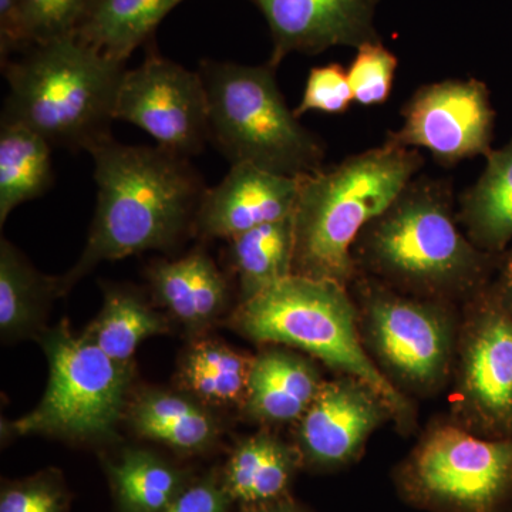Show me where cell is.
<instances>
[{"instance_id":"6da1fadb","label":"cell","mask_w":512,"mask_h":512,"mask_svg":"<svg viewBox=\"0 0 512 512\" xmlns=\"http://www.w3.org/2000/svg\"><path fill=\"white\" fill-rule=\"evenodd\" d=\"M453 181L414 177L370 222L352 249L357 274L394 291L444 303H467L493 279L497 255L477 248L461 229Z\"/></svg>"},{"instance_id":"7a4b0ae2","label":"cell","mask_w":512,"mask_h":512,"mask_svg":"<svg viewBox=\"0 0 512 512\" xmlns=\"http://www.w3.org/2000/svg\"><path fill=\"white\" fill-rule=\"evenodd\" d=\"M97 207L79 262L57 279L69 291L94 266L173 245L188 227L207 187L187 157L165 148L126 146L113 137L89 151Z\"/></svg>"},{"instance_id":"3957f363","label":"cell","mask_w":512,"mask_h":512,"mask_svg":"<svg viewBox=\"0 0 512 512\" xmlns=\"http://www.w3.org/2000/svg\"><path fill=\"white\" fill-rule=\"evenodd\" d=\"M424 165L414 148L383 143L301 178L293 212V275L350 288L356 239Z\"/></svg>"},{"instance_id":"277c9868","label":"cell","mask_w":512,"mask_h":512,"mask_svg":"<svg viewBox=\"0 0 512 512\" xmlns=\"http://www.w3.org/2000/svg\"><path fill=\"white\" fill-rule=\"evenodd\" d=\"M2 70L9 93L0 123L29 128L52 147L87 153L111 137L126 62L73 35L35 43Z\"/></svg>"},{"instance_id":"5b68a950","label":"cell","mask_w":512,"mask_h":512,"mask_svg":"<svg viewBox=\"0 0 512 512\" xmlns=\"http://www.w3.org/2000/svg\"><path fill=\"white\" fill-rule=\"evenodd\" d=\"M231 320L254 342L302 350L340 375L366 383L400 426L412 424V404L367 352L356 302L345 286L291 275L239 303Z\"/></svg>"},{"instance_id":"8992f818","label":"cell","mask_w":512,"mask_h":512,"mask_svg":"<svg viewBox=\"0 0 512 512\" xmlns=\"http://www.w3.org/2000/svg\"><path fill=\"white\" fill-rule=\"evenodd\" d=\"M271 64L202 60L210 143L231 165L301 178L322 170L325 144L289 110Z\"/></svg>"},{"instance_id":"52a82bcc","label":"cell","mask_w":512,"mask_h":512,"mask_svg":"<svg viewBox=\"0 0 512 512\" xmlns=\"http://www.w3.org/2000/svg\"><path fill=\"white\" fill-rule=\"evenodd\" d=\"M349 291L367 352L390 383L402 393L440 390L456 360V305L404 295L362 274Z\"/></svg>"},{"instance_id":"ba28073f","label":"cell","mask_w":512,"mask_h":512,"mask_svg":"<svg viewBox=\"0 0 512 512\" xmlns=\"http://www.w3.org/2000/svg\"><path fill=\"white\" fill-rule=\"evenodd\" d=\"M404 503L427 512H512V437L434 424L393 471Z\"/></svg>"},{"instance_id":"9c48e42d","label":"cell","mask_w":512,"mask_h":512,"mask_svg":"<svg viewBox=\"0 0 512 512\" xmlns=\"http://www.w3.org/2000/svg\"><path fill=\"white\" fill-rule=\"evenodd\" d=\"M49 360L45 396L32 413L9 423L15 436L49 434L70 440L109 437L123 413L130 365L111 359L66 320L42 340Z\"/></svg>"},{"instance_id":"30bf717a","label":"cell","mask_w":512,"mask_h":512,"mask_svg":"<svg viewBox=\"0 0 512 512\" xmlns=\"http://www.w3.org/2000/svg\"><path fill=\"white\" fill-rule=\"evenodd\" d=\"M463 306L453 367L456 423L477 436L512 437V315L488 288Z\"/></svg>"},{"instance_id":"8fae6325","label":"cell","mask_w":512,"mask_h":512,"mask_svg":"<svg viewBox=\"0 0 512 512\" xmlns=\"http://www.w3.org/2000/svg\"><path fill=\"white\" fill-rule=\"evenodd\" d=\"M114 117L140 127L157 146L178 156H197L210 143L200 73L161 56L153 46L140 66L124 73Z\"/></svg>"},{"instance_id":"7c38bea8","label":"cell","mask_w":512,"mask_h":512,"mask_svg":"<svg viewBox=\"0 0 512 512\" xmlns=\"http://www.w3.org/2000/svg\"><path fill=\"white\" fill-rule=\"evenodd\" d=\"M402 127L384 143L427 150L434 161L453 167L490 154L495 111L487 84L477 79H448L424 84L402 109Z\"/></svg>"},{"instance_id":"4fadbf2b","label":"cell","mask_w":512,"mask_h":512,"mask_svg":"<svg viewBox=\"0 0 512 512\" xmlns=\"http://www.w3.org/2000/svg\"><path fill=\"white\" fill-rule=\"evenodd\" d=\"M387 419H393L389 407L366 383L345 375L323 383L298 421L295 447L302 466L315 471L352 466Z\"/></svg>"},{"instance_id":"5bb4252c","label":"cell","mask_w":512,"mask_h":512,"mask_svg":"<svg viewBox=\"0 0 512 512\" xmlns=\"http://www.w3.org/2000/svg\"><path fill=\"white\" fill-rule=\"evenodd\" d=\"M271 33L274 69L292 53L319 55L332 47L359 49L382 42L376 29L380 0H249Z\"/></svg>"},{"instance_id":"9a60e30c","label":"cell","mask_w":512,"mask_h":512,"mask_svg":"<svg viewBox=\"0 0 512 512\" xmlns=\"http://www.w3.org/2000/svg\"><path fill=\"white\" fill-rule=\"evenodd\" d=\"M301 178L248 163L231 165L224 180L205 191L194 228L204 237L231 241L251 229L291 218Z\"/></svg>"},{"instance_id":"2e32d148","label":"cell","mask_w":512,"mask_h":512,"mask_svg":"<svg viewBox=\"0 0 512 512\" xmlns=\"http://www.w3.org/2000/svg\"><path fill=\"white\" fill-rule=\"evenodd\" d=\"M323 383L311 360L275 345L262 350L252 362L245 409L265 423H298Z\"/></svg>"},{"instance_id":"e0dca14e","label":"cell","mask_w":512,"mask_h":512,"mask_svg":"<svg viewBox=\"0 0 512 512\" xmlns=\"http://www.w3.org/2000/svg\"><path fill=\"white\" fill-rule=\"evenodd\" d=\"M302 467L295 446L269 434L242 441L225 467L224 487L229 500L249 508L288 500L296 471Z\"/></svg>"},{"instance_id":"ac0fdd59","label":"cell","mask_w":512,"mask_h":512,"mask_svg":"<svg viewBox=\"0 0 512 512\" xmlns=\"http://www.w3.org/2000/svg\"><path fill=\"white\" fill-rule=\"evenodd\" d=\"M148 279L158 301L190 329L208 325L227 305V281L201 249L157 262L148 269Z\"/></svg>"},{"instance_id":"d6986e66","label":"cell","mask_w":512,"mask_h":512,"mask_svg":"<svg viewBox=\"0 0 512 512\" xmlns=\"http://www.w3.org/2000/svg\"><path fill=\"white\" fill-rule=\"evenodd\" d=\"M485 158L483 174L458 198L457 220L477 248L500 255L512 242V138Z\"/></svg>"},{"instance_id":"ffe728a7","label":"cell","mask_w":512,"mask_h":512,"mask_svg":"<svg viewBox=\"0 0 512 512\" xmlns=\"http://www.w3.org/2000/svg\"><path fill=\"white\" fill-rule=\"evenodd\" d=\"M181 2L184 0H96L74 36L103 55L127 63Z\"/></svg>"},{"instance_id":"44dd1931","label":"cell","mask_w":512,"mask_h":512,"mask_svg":"<svg viewBox=\"0 0 512 512\" xmlns=\"http://www.w3.org/2000/svg\"><path fill=\"white\" fill-rule=\"evenodd\" d=\"M53 184L52 146L35 131L0 123V224Z\"/></svg>"},{"instance_id":"7402d4cb","label":"cell","mask_w":512,"mask_h":512,"mask_svg":"<svg viewBox=\"0 0 512 512\" xmlns=\"http://www.w3.org/2000/svg\"><path fill=\"white\" fill-rule=\"evenodd\" d=\"M229 265L238 279L241 302L293 275V215L231 239Z\"/></svg>"},{"instance_id":"603a6c76","label":"cell","mask_w":512,"mask_h":512,"mask_svg":"<svg viewBox=\"0 0 512 512\" xmlns=\"http://www.w3.org/2000/svg\"><path fill=\"white\" fill-rule=\"evenodd\" d=\"M131 424L141 437L181 451H200L218 434L217 423L200 404L170 393L141 396L131 410Z\"/></svg>"},{"instance_id":"cb8c5ba5","label":"cell","mask_w":512,"mask_h":512,"mask_svg":"<svg viewBox=\"0 0 512 512\" xmlns=\"http://www.w3.org/2000/svg\"><path fill=\"white\" fill-rule=\"evenodd\" d=\"M120 512H165L185 488L180 471L144 450H128L107 463Z\"/></svg>"},{"instance_id":"d4e9b609","label":"cell","mask_w":512,"mask_h":512,"mask_svg":"<svg viewBox=\"0 0 512 512\" xmlns=\"http://www.w3.org/2000/svg\"><path fill=\"white\" fill-rule=\"evenodd\" d=\"M167 330L163 316L151 311L137 293L107 288L103 309L84 335L111 359L130 365L141 342Z\"/></svg>"},{"instance_id":"484cf974","label":"cell","mask_w":512,"mask_h":512,"mask_svg":"<svg viewBox=\"0 0 512 512\" xmlns=\"http://www.w3.org/2000/svg\"><path fill=\"white\" fill-rule=\"evenodd\" d=\"M57 281L37 274L9 241L0 242V330L3 338H20L35 330L43 306Z\"/></svg>"},{"instance_id":"4316f807","label":"cell","mask_w":512,"mask_h":512,"mask_svg":"<svg viewBox=\"0 0 512 512\" xmlns=\"http://www.w3.org/2000/svg\"><path fill=\"white\" fill-rule=\"evenodd\" d=\"M254 359L222 343H198L185 356L181 379L195 396L212 404L245 403Z\"/></svg>"},{"instance_id":"83f0119b","label":"cell","mask_w":512,"mask_h":512,"mask_svg":"<svg viewBox=\"0 0 512 512\" xmlns=\"http://www.w3.org/2000/svg\"><path fill=\"white\" fill-rule=\"evenodd\" d=\"M397 66L396 55L383 42L366 43L356 49L348 69L355 103L365 107L386 103L392 93Z\"/></svg>"},{"instance_id":"f1b7e54d","label":"cell","mask_w":512,"mask_h":512,"mask_svg":"<svg viewBox=\"0 0 512 512\" xmlns=\"http://www.w3.org/2000/svg\"><path fill=\"white\" fill-rule=\"evenodd\" d=\"M96 0H26L30 45L73 36Z\"/></svg>"},{"instance_id":"f546056e","label":"cell","mask_w":512,"mask_h":512,"mask_svg":"<svg viewBox=\"0 0 512 512\" xmlns=\"http://www.w3.org/2000/svg\"><path fill=\"white\" fill-rule=\"evenodd\" d=\"M66 488L53 471L6 484L0 495V512H66Z\"/></svg>"},{"instance_id":"4dcf8cb0","label":"cell","mask_w":512,"mask_h":512,"mask_svg":"<svg viewBox=\"0 0 512 512\" xmlns=\"http://www.w3.org/2000/svg\"><path fill=\"white\" fill-rule=\"evenodd\" d=\"M348 70L339 63L313 67L306 80L301 103L293 113L298 119L309 111L345 114L353 103Z\"/></svg>"},{"instance_id":"1f68e13d","label":"cell","mask_w":512,"mask_h":512,"mask_svg":"<svg viewBox=\"0 0 512 512\" xmlns=\"http://www.w3.org/2000/svg\"><path fill=\"white\" fill-rule=\"evenodd\" d=\"M26 0H0V64L29 49Z\"/></svg>"},{"instance_id":"d6a6232c","label":"cell","mask_w":512,"mask_h":512,"mask_svg":"<svg viewBox=\"0 0 512 512\" xmlns=\"http://www.w3.org/2000/svg\"><path fill=\"white\" fill-rule=\"evenodd\" d=\"M224 487L212 478L185 487L165 512H228Z\"/></svg>"},{"instance_id":"836d02e7","label":"cell","mask_w":512,"mask_h":512,"mask_svg":"<svg viewBox=\"0 0 512 512\" xmlns=\"http://www.w3.org/2000/svg\"><path fill=\"white\" fill-rule=\"evenodd\" d=\"M488 289L512 315V242L497 255L493 279Z\"/></svg>"},{"instance_id":"e575fe53","label":"cell","mask_w":512,"mask_h":512,"mask_svg":"<svg viewBox=\"0 0 512 512\" xmlns=\"http://www.w3.org/2000/svg\"><path fill=\"white\" fill-rule=\"evenodd\" d=\"M247 512H308L301 505L292 500L279 501V503L262 505V507L249 508Z\"/></svg>"}]
</instances>
